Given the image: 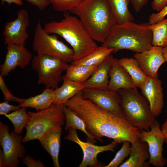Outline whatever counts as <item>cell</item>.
Instances as JSON below:
<instances>
[{
    "label": "cell",
    "mask_w": 167,
    "mask_h": 167,
    "mask_svg": "<svg viewBox=\"0 0 167 167\" xmlns=\"http://www.w3.org/2000/svg\"><path fill=\"white\" fill-rule=\"evenodd\" d=\"M122 143V147L116 153L114 158L107 165L104 167H117L122 164L126 157L130 155L131 149V143L128 141H124Z\"/></svg>",
    "instance_id": "30"
},
{
    "label": "cell",
    "mask_w": 167,
    "mask_h": 167,
    "mask_svg": "<svg viewBox=\"0 0 167 167\" xmlns=\"http://www.w3.org/2000/svg\"><path fill=\"white\" fill-rule=\"evenodd\" d=\"M76 130L70 128L68 131V134L64 137V138L76 143L81 148L83 156V160L79 167H101V162L97 159V155L105 151H114V149L117 147L118 143L113 140L107 145L98 146L89 142H84L79 138Z\"/></svg>",
    "instance_id": "11"
},
{
    "label": "cell",
    "mask_w": 167,
    "mask_h": 167,
    "mask_svg": "<svg viewBox=\"0 0 167 167\" xmlns=\"http://www.w3.org/2000/svg\"><path fill=\"white\" fill-rule=\"evenodd\" d=\"M108 89L117 92L121 89L137 88L130 75L120 64L118 59L113 58L109 72Z\"/></svg>",
    "instance_id": "17"
},
{
    "label": "cell",
    "mask_w": 167,
    "mask_h": 167,
    "mask_svg": "<svg viewBox=\"0 0 167 167\" xmlns=\"http://www.w3.org/2000/svg\"><path fill=\"white\" fill-rule=\"evenodd\" d=\"M149 23L138 24L133 22L116 24L111 28L102 45L114 49H128L140 53L152 47V34Z\"/></svg>",
    "instance_id": "4"
},
{
    "label": "cell",
    "mask_w": 167,
    "mask_h": 167,
    "mask_svg": "<svg viewBox=\"0 0 167 167\" xmlns=\"http://www.w3.org/2000/svg\"><path fill=\"white\" fill-rule=\"evenodd\" d=\"M15 20L7 22L5 24L3 35L5 45L11 43L25 45L29 38L27 31L29 24L28 11L25 9H20L17 12Z\"/></svg>",
    "instance_id": "13"
},
{
    "label": "cell",
    "mask_w": 167,
    "mask_h": 167,
    "mask_svg": "<svg viewBox=\"0 0 167 167\" xmlns=\"http://www.w3.org/2000/svg\"><path fill=\"white\" fill-rule=\"evenodd\" d=\"M21 107L20 105H10L9 101H5L0 103V114L4 115L11 111L18 110Z\"/></svg>",
    "instance_id": "34"
},
{
    "label": "cell",
    "mask_w": 167,
    "mask_h": 167,
    "mask_svg": "<svg viewBox=\"0 0 167 167\" xmlns=\"http://www.w3.org/2000/svg\"><path fill=\"white\" fill-rule=\"evenodd\" d=\"M63 111L65 116L64 130L66 132L71 128L79 130L86 135L87 141L94 144L96 142V139L87 132L84 122L72 110L64 105Z\"/></svg>",
    "instance_id": "26"
},
{
    "label": "cell",
    "mask_w": 167,
    "mask_h": 167,
    "mask_svg": "<svg viewBox=\"0 0 167 167\" xmlns=\"http://www.w3.org/2000/svg\"><path fill=\"white\" fill-rule=\"evenodd\" d=\"M162 53L165 62L167 63V45L163 48Z\"/></svg>",
    "instance_id": "42"
},
{
    "label": "cell",
    "mask_w": 167,
    "mask_h": 167,
    "mask_svg": "<svg viewBox=\"0 0 167 167\" xmlns=\"http://www.w3.org/2000/svg\"><path fill=\"white\" fill-rule=\"evenodd\" d=\"M167 16V5L157 13H153L149 17L150 24L156 23Z\"/></svg>",
    "instance_id": "33"
},
{
    "label": "cell",
    "mask_w": 167,
    "mask_h": 167,
    "mask_svg": "<svg viewBox=\"0 0 167 167\" xmlns=\"http://www.w3.org/2000/svg\"><path fill=\"white\" fill-rule=\"evenodd\" d=\"M97 66H72L70 64L64 76L68 79L83 84L94 73Z\"/></svg>",
    "instance_id": "27"
},
{
    "label": "cell",
    "mask_w": 167,
    "mask_h": 167,
    "mask_svg": "<svg viewBox=\"0 0 167 167\" xmlns=\"http://www.w3.org/2000/svg\"><path fill=\"white\" fill-rule=\"evenodd\" d=\"M84 0H50L53 9L58 12H70Z\"/></svg>",
    "instance_id": "31"
},
{
    "label": "cell",
    "mask_w": 167,
    "mask_h": 167,
    "mask_svg": "<svg viewBox=\"0 0 167 167\" xmlns=\"http://www.w3.org/2000/svg\"><path fill=\"white\" fill-rule=\"evenodd\" d=\"M131 149L129 158L119 167H149L150 156L146 143L140 139L131 144Z\"/></svg>",
    "instance_id": "19"
},
{
    "label": "cell",
    "mask_w": 167,
    "mask_h": 167,
    "mask_svg": "<svg viewBox=\"0 0 167 167\" xmlns=\"http://www.w3.org/2000/svg\"><path fill=\"white\" fill-rule=\"evenodd\" d=\"M167 5V0H153L151 6L153 10L158 12Z\"/></svg>",
    "instance_id": "37"
},
{
    "label": "cell",
    "mask_w": 167,
    "mask_h": 167,
    "mask_svg": "<svg viewBox=\"0 0 167 167\" xmlns=\"http://www.w3.org/2000/svg\"><path fill=\"white\" fill-rule=\"evenodd\" d=\"M3 78L0 75V88L3 94L4 100L15 101L20 103L22 98L17 97L11 93L6 85Z\"/></svg>",
    "instance_id": "32"
},
{
    "label": "cell",
    "mask_w": 167,
    "mask_h": 167,
    "mask_svg": "<svg viewBox=\"0 0 167 167\" xmlns=\"http://www.w3.org/2000/svg\"><path fill=\"white\" fill-rule=\"evenodd\" d=\"M70 12L78 17L94 41L102 43L116 24L107 0H84Z\"/></svg>",
    "instance_id": "2"
},
{
    "label": "cell",
    "mask_w": 167,
    "mask_h": 167,
    "mask_svg": "<svg viewBox=\"0 0 167 167\" xmlns=\"http://www.w3.org/2000/svg\"><path fill=\"white\" fill-rule=\"evenodd\" d=\"M63 17L60 21L46 23L43 28L49 34L59 35L70 45L75 53L73 61L87 56L98 47L77 17L68 12H63Z\"/></svg>",
    "instance_id": "3"
},
{
    "label": "cell",
    "mask_w": 167,
    "mask_h": 167,
    "mask_svg": "<svg viewBox=\"0 0 167 167\" xmlns=\"http://www.w3.org/2000/svg\"><path fill=\"white\" fill-rule=\"evenodd\" d=\"M117 92L125 118L140 130L149 131L156 119L145 98L137 88L121 89Z\"/></svg>",
    "instance_id": "5"
},
{
    "label": "cell",
    "mask_w": 167,
    "mask_h": 167,
    "mask_svg": "<svg viewBox=\"0 0 167 167\" xmlns=\"http://www.w3.org/2000/svg\"><path fill=\"white\" fill-rule=\"evenodd\" d=\"M3 153L2 149L0 150V167H3Z\"/></svg>",
    "instance_id": "41"
},
{
    "label": "cell",
    "mask_w": 167,
    "mask_h": 167,
    "mask_svg": "<svg viewBox=\"0 0 167 167\" xmlns=\"http://www.w3.org/2000/svg\"><path fill=\"white\" fill-rule=\"evenodd\" d=\"M23 163L28 167H44L43 164L39 160H36L29 155L23 159Z\"/></svg>",
    "instance_id": "35"
},
{
    "label": "cell",
    "mask_w": 167,
    "mask_h": 167,
    "mask_svg": "<svg viewBox=\"0 0 167 167\" xmlns=\"http://www.w3.org/2000/svg\"><path fill=\"white\" fill-rule=\"evenodd\" d=\"M63 83L55 90V99L53 103L55 105L64 104L78 92L85 88L83 84H79L67 79L63 76Z\"/></svg>",
    "instance_id": "22"
},
{
    "label": "cell",
    "mask_w": 167,
    "mask_h": 167,
    "mask_svg": "<svg viewBox=\"0 0 167 167\" xmlns=\"http://www.w3.org/2000/svg\"><path fill=\"white\" fill-rule=\"evenodd\" d=\"M26 108L21 107L19 109L11 113L4 115L13 124L15 133L21 135L24 128L26 127L29 119V116L26 112Z\"/></svg>",
    "instance_id": "29"
},
{
    "label": "cell",
    "mask_w": 167,
    "mask_h": 167,
    "mask_svg": "<svg viewBox=\"0 0 167 167\" xmlns=\"http://www.w3.org/2000/svg\"><path fill=\"white\" fill-rule=\"evenodd\" d=\"M162 83L158 77H148L147 81L139 87L147 99L151 110L156 118L161 113L164 106Z\"/></svg>",
    "instance_id": "15"
},
{
    "label": "cell",
    "mask_w": 167,
    "mask_h": 167,
    "mask_svg": "<svg viewBox=\"0 0 167 167\" xmlns=\"http://www.w3.org/2000/svg\"><path fill=\"white\" fill-rule=\"evenodd\" d=\"M62 130V127L54 129L39 139L42 147L51 156L55 167H60L59 154Z\"/></svg>",
    "instance_id": "20"
},
{
    "label": "cell",
    "mask_w": 167,
    "mask_h": 167,
    "mask_svg": "<svg viewBox=\"0 0 167 167\" xmlns=\"http://www.w3.org/2000/svg\"><path fill=\"white\" fill-rule=\"evenodd\" d=\"M114 49L102 45L98 46L87 56L77 60L72 61V66H97L102 63Z\"/></svg>",
    "instance_id": "23"
},
{
    "label": "cell",
    "mask_w": 167,
    "mask_h": 167,
    "mask_svg": "<svg viewBox=\"0 0 167 167\" xmlns=\"http://www.w3.org/2000/svg\"><path fill=\"white\" fill-rule=\"evenodd\" d=\"M140 139L147 143L149 154V163L155 167H163L167 160L163 155L164 136L159 122L156 120L148 131L141 130Z\"/></svg>",
    "instance_id": "10"
},
{
    "label": "cell",
    "mask_w": 167,
    "mask_h": 167,
    "mask_svg": "<svg viewBox=\"0 0 167 167\" xmlns=\"http://www.w3.org/2000/svg\"><path fill=\"white\" fill-rule=\"evenodd\" d=\"M149 0H130V2L136 12H139Z\"/></svg>",
    "instance_id": "38"
},
{
    "label": "cell",
    "mask_w": 167,
    "mask_h": 167,
    "mask_svg": "<svg viewBox=\"0 0 167 167\" xmlns=\"http://www.w3.org/2000/svg\"><path fill=\"white\" fill-rule=\"evenodd\" d=\"M149 28L152 34V45L164 48L167 45V19L150 24Z\"/></svg>",
    "instance_id": "28"
},
{
    "label": "cell",
    "mask_w": 167,
    "mask_h": 167,
    "mask_svg": "<svg viewBox=\"0 0 167 167\" xmlns=\"http://www.w3.org/2000/svg\"><path fill=\"white\" fill-rule=\"evenodd\" d=\"M1 4L4 5L5 2L7 3L10 5V4L14 3L17 5L22 6L23 3L22 0H1Z\"/></svg>",
    "instance_id": "39"
},
{
    "label": "cell",
    "mask_w": 167,
    "mask_h": 167,
    "mask_svg": "<svg viewBox=\"0 0 167 167\" xmlns=\"http://www.w3.org/2000/svg\"><path fill=\"white\" fill-rule=\"evenodd\" d=\"M113 58L111 54L102 63L97 66L94 73L83 83L85 88L108 89L109 72Z\"/></svg>",
    "instance_id": "18"
},
{
    "label": "cell",
    "mask_w": 167,
    "mask_h": 167,
    "mask_svg": "<svg viewBox=\"0 0 167 167\" xmlns=\"http://www.w3.org/2000/svg\"><path fill=\"white\" fill-rule=\"evenodd\" d=\"M64 105L53 104L47 108L35 112L28 111L29 119L22 142L39 140L49 131L64 125Z\"/></svg>",
    "instance_id": "6"
},
{
    "label": "cell",
    "mask_w": 167,
    "mask_h": 167,
    "mask_svg": "<svg viewBox=\"0 0 167 167\" xmlns=\"http://www.w3.org/2000/svg\"><path fill=\"white\" fill-rule=\"evenodd\" d=\"M116 24L133 22L134 16L129 9L130 0H107Z\"/></svg>",
    "instance_id": "25"
},
{
    "label": "cell",
    "mask_w": 167,
    "mask_h": 167,
    "mask_svg": "<svg viewBox=\"0 0 167 167\" xmlns=\"http://www.w3.org/2000/svg\"><path fill=\"white\" fill-rule=\"evenodd\" d=\"M161 128L165 137V143L167 144V118L163 124Z\"/></svg>",
    "instance_id": "40"
},
{
    "label": "cell",
    "mask_w": 167,
    "mask_h": 167,
    "mask_svg": "<svg viewBox=\"0 0 167 167\" xmlns=\"http://www.w3.org/2000/svg\"><path fill=\"white\" fill-rule=\"evenodd\" d=\"M9 126L0 122V143L3 153V167H18L19 159L25 156L26 150L21 143L23 136L13 131L9 133Z\"/></svg>",
    "instance_id": "9"
},
{
    "label": "cell",
    "mask_w": 167,
    "mask_h": 167,
    "mask_svg": "<svg viewBox=\"0 0 167 167\" xmlns=\"http://www.w3.org/2000/svg\"><path fill=\"white\" fill-rule=\"evenodd\" d=\"M118 61L130 75L136 87L139 88L147 81L148 77L142 69L136 59L124 58L118 59Z\"/></svg>",
    "instance_id": "24"
},
{
    "label": "cell",
    "mask_w": 167,
    "mask_h": 167,
    "mask_svg": "<svg viewBox=\"0 0 167 167\" xmlns=\"http://www.w3.org/2000/svg\"><path fill=\"white\" fill-rule=\"evenodd\" d=\"M7 52L3 63L0 65V75L4 77L17 67L24 68L30 63L32 54L24 45L9 43L6 45Z\"/></svg>",
    "instance_id": "14"
},
{
    "label": "cell",
    "mask_w": 167,
    "mask_h": 167,
    "mask_svg": "<svg viewBox=\"0 0 167 167\" xmlns=\"http://www.w3.org/2000/svg\"><path fill=\"white\" fill-rule=\"evenodd\" d=\"M163 48L153 46L149 50L136 53L134 55V58L148 77H158V70L161 66L165 62L162 53Z\"/></svg>",
    "instance_id": "16"
},
{
    "label": "cell",
    "mask_w": 167,
    "mask_h": 167,
    "mask_svg": "<svg viewBox=\"0 0 167 167\" xmlns=\"http://www.w3.org/2000/svg\"><path fill=\"white\" fill-rule=\"evenodd\" d=\"M37 54L51 56L66 63L74 60V50L59 40L56 34L47 33L42 28L40 19L36 25L32 43Z\"/></svg>",
    "instance_id": "7"
},
{
    "label": "cell",
    "mask_w": 167,
    "mask_h": 167,
    "mask_svg": "<svg viewBox=\"0 0 167 167\" xmlns=\"http://www.w3.org/2000/svg\"><path fill=\"white\" fill-rule=\"evenodd\" d=\"M55 99V89L46 88L39 95L28 99L22 98L19 105L21 107L33 108L38 111L50 107Z\"/></svg>",
    "instance_id": "21"
},
{
    "label": "cell",
    "mask_w": 167,
    "mask_h": 167,
    "mask_svg": "<svg viewBox=\"0 0 167 167\" xmlns=\"http://www.w3.org/2000/svg\"><path fill=\"white\" fill-rule=\"evenodd\" d=\"M82 91L64 105L72 110L84 122L88 133L94 139L102 142L105 137L118 144L128 141L131 144L140 138L141 130L126 118L104 110L85 99Z\"/></svg>",
    "instance_id": "1"
},
{
    "label": "cell",
    "mask_w": 167,
    "mask_h": 167,
    "mask_svg": "<svg viewBox=\"0 0 167 167\" xmlns=\"http://www.w3.org/2000/svg\"><path fill=\"white\" fill-rule=\"evenodd\" d=\"M82 95L100 108L125 118L120 106L121 98L117 92L108 89L85 88Z\"/></svg>",
    "instance_id": "12"
},
{
    "label": "cell",
    "mask_w": 167,
    "mask_h": 167,
    "mask_svg": "<svg viewBox=\"0 0 167 167\" xmlns=\"http://www.w3.org/2000/svg\"><path fill=\"white\" fill-rule=\"evenodd\" d=\"M36 6L39 10L43 11L50 4V0H25Z\"/></svg>",
    "instance_id": "36"
},
{
    "label": "cell",
    "mask_w": 167,
    "mask_h": 167,
    "mask_svg": "<svg viewBox=\"0 0 167 167\" xmlns=\"http://www.w3.org/2000/svg\"><path fill=\"white\" fill-rule=\"evenodd\" d=\"M32 66L38 76V84L46 88H56L62 80V73L70 64L49 56L37 54L32 58Z\"/></svg>",
    "instance_id": "8"
}]
</instances>
